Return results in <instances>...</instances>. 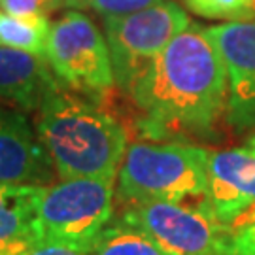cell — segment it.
I'll list each match as a JSON object with an SVG mask.
<instances>
[{"mask_svg": "<svg viewBox=\"0 0 255 255\" xmlns=\"http://www.w3.org/2000/svg\"><path fill=\"white\" fill-rule=\"evenodd\" d=\"M44 57L55 78L82 93L102 95L116 83L108 42L80 9L66 11L51 25Z\"/></svg>", "mask_w": 255, "mask_h": 255, "instance_id": "7", "label": "cell"}, {"mask_svg": "<svg viewBox=\"0 0 255 255\" xmlns=\"http://www.w3.org/2000/svg\"><path fill=\"white\" fill-rule=\"evenodd\" d=\"M91 255H166L146 233L121 219L114 227H106L95 240Z\"/></svg>", "mask_w": 255, "mask_h": 255, "instance_id": "14", "label": "cell"}, {"mask_svg": "<svg viewBox=\"0 0 255 255\" xmlns=\"http://www.w3.org/2000/svg\"><path fill=\"white\" fill-rule=\"evenodd\" d=\"M252 2H254V6H255V0H252Z\"/></svg>", "mask_w": 255, "mask_h": 255, "instance_id": "22", "label": "cell"}, {"mask_svg": "<svg viewBox=\"0 0 255 255\" xmlns=\"http://www.w3.org/2000/svg\"><path fill=\"white\" fill-rule=\"evenodd\" d=\"M204 201L225 225L255 204V155L246 147L208 153V191Z\"/></svg>", "mask_w": 255, "mask_h": 255, "instance_id": "9", "label": "cell"}, {"mask_svg": "<svg viewBox=\"0 0 255 255\" xmlns=\"http://www.w3.org/2000/svg\"><path fill=\"white\" fill-rule=\"evenodd\" d=\"M47 157L38 132L17 110L0 106V183H30L47 174Z\"/></svg>", "mask_w": 255, "mask_h": 255, "instance_id": "10", "label": "cell"}, {"mask_svg": "<svg viewBox=\"0 0 255 255\" xmlns=\"http://www.w3.org/2000/svg\"><path fill=\"white\" fill-rule=\"evenodd\" d=\"M51 21L47 15H9L0 11V46L44 57Z\"/></svg>", "mask_w": 255, "mask_h": 255, "instance_id": "13", "label": "cell"}, {"mask_svg": "<svg viewBox=\"0 0 255 255\" xmlns=\"http://www.w3.org/2000/svg\"><path fill=\"white\" fill-rule=\"evenodd\" d=\"M128 93L155 132H208L227 112V72L206 30L191 23Z\"/></svg>", "mask_w": 255, "mask_h": 255, "instance_id": "1", "label": "cell"}, {"mask_svg": "<svg viewBox=\"0 0 255 255\" xmlns=\"http://www.w3.org/2000/svg\"><path fill=\"white\" fill-rule=\"evenodd\" d=\"M118 180L119 195L128 202L206 197L208 151L185 142H136L127 147Z\"/></svg>", "mask_w": 255, "mask_h": 255, "instance_id": "3", "label": "cell"}, {"mask_svg": "<svg viewBox=\"0 0 255 255\" xmlns=\"http://www.w3.org/2000/svg\"><path fill=\"white\" fill-rule=\"evenodd\" d=\"M114 182L72 178L42 187L36 197V238L72 246H93L114 214Z\"/></svg>", "mask_w": 255, "mask_h": 255, "instance_id": "4", "label": "cell"}, {"mask_svg": "<svg viewBox=\"0 0 255 255\" xmlns=\"http://www.w3.org/2000/svg\"><path fill=\"white\" fill-rule=\"evenodd\" d=\"M250 223H255V204L250 210H246V212L233 223V229L242 227V225H250Z\"/></svg>", "mask_w": 255, "mask_h": 255, "instance_id": "20", "label": "cell"}, {"mask_svg": "<svg viewBox=\"0 0 255 255\" xmlns=\"http://www.w3.org/2000/svg\"><path fill=\"white\" fill-rule=\"evenodd\" d=\"M231 252L233 255H255V223L242 225L233 231Z\"/></svg>", "mask_w": 255, "mask_h": 255, "instance_id": "19", "label": "cell"}, {"mask_svg": "<svg viewBox=\"0 0 255 255\" xmlns=\"http://www.w3.org/2000/svg\"><path fill=\"white\" fill-rule=\"evenodd\" d=\"M123 221L146 233L166 255H233L235 229L221 223L204 199L197 206L172 201L130 202Z\"/></svg>", "mask_w": 255, "mask_h": 255, "instance_id": "5", "label": "cell"}, {"mask_svg": "<svg viewBox=\"0 0 255 255\" xmlns=\"http://www.w3.org/2000/svg\"><path fill=\"white\" fill-rule=\"evenodd\" d=\"M40 185L0 183V255H17L36 244L34 208Z\"/></svg>", "mask_w": 255, "mask_h": 255, "instance_id": "12", "label": "cell"}, {"mask_svg": "<svg viewBox=\"0 0 255 255\" xmlns=\"http://www.w3.org/2000/svg\"><path fill=\"white\" fill-rule=\"evenodd\" d=\"M189 25L187 11L174 0L123 17L104 19L116 82L130 91L164 47Z\"/></svg>", "mask_w": 255, "mask_h": 255, "instance_id": "6", "label": "cell"}, {"mask_svg": "<svg viewBox=\"0 0 255 255\" xmlns=\"http://www.w3.org/2000/svg\"><path fill=\"white\" fill-rule=\"evenodd\" d=\"M91 248L93 246H72V244L40 240L17 255H91Z\"/></svg>", "mask_w": 255, "mask_h": 255, "instance_id": "18", "label": "cell"}, {"mask_svg": "<svg viewBox=\"0 0 255 255\" xmlns=\"http://www.w3.org/2000/svg\"><path fill=\"white\" fill-rule=\"evenodd\" d=\"M164 0H66V8L72 9H91L102 19L123 17L140 9L151 8Z\"/></svg>", "mask_w": 255, "mask_h": 255, "instance_id": "16", "label": "cell"}, {"mask_svg": "<svg viewBox=\"0 0 255 255\" xmlns=\"http://www.w3.org/2000/svg\"><path fill=\"white\" fill-rule=\"evenodd\" d=\"M250 151V153H254L255 155V134L252 138H248V142H246V146H244Z\"/></svg>", "mask_w": 255, "mask_h": 255, "instance_id": "21", "label": "cell"}, {"mask_svg": "<svg viewBox=\"0 0 255 255\" xmlns=\"http://www.w3.org/2000/svg\"><path fill=\"white\" fill-rule=\"evenodd\" d=\"M183 4L204 19L244 21L255 17V6L252 0H183Z\"/></svg>", "mask_w": 255, "mask_h": 255, "instance_id": "15", "label": "cell"}, {"mask_svg": "<svg viewBox=\"0 0 255 255\" xmlns=\"http://www.w3.org/2000/svg\"><path fill=\"white\" fill-rule=\"evenodd\" d=\"M36 132L49 163L64 180L118 178L127 134L91 102L55 89L38 106Z\"/></svg>", "mask_w": 255, "mask_h": 255, "instance_id": "2", "label": "cell"}, {"mask_svg": "<svg viewBox=\"0 0 255 255\" xmlns=\"http://www.w3.org/2000/svg\"><path fill=\"white\" fill-rule=\"evenodd\" d=\"M55 89L59 85L46 57L0 46V101L32 110Z\"/></svg>", "mask_w": 255, "mask_h": 255, "instance_id": "11", "label": "cell"}, {"mask_svg": "<svg viewBox=\"0 0 255 255\" xmlns=\"http://www.w3.org/2000/svg\"><path fill=\"white\" fill-rule=\"evenodd\" d=\"M66 6V0H0V8L9 15H47Z\"/></svg>", "mask_w": 255, "mask_h": 255, "instance_id": "17", "label": "cell"}, {"mask_svg": "<svg viewBox=\"0 0 255 255\" xmlns=\"http://www.w3.org/2000/svg\"><path fill=\"white\" fill-rule=\"evenodd\" d=\"M227 72V119L237 130L255 128V17L204 28Z\"/></svg>", "mask_w": 255, "mask_h": 255, "instance_id": "8", "label": "cell"}]
</instances>
